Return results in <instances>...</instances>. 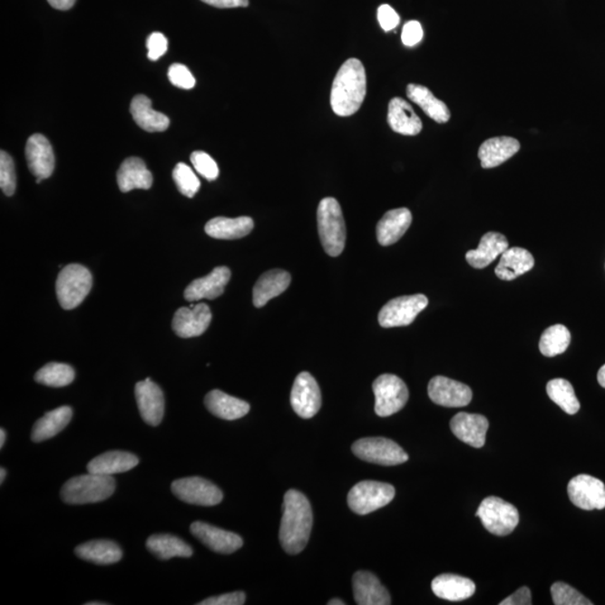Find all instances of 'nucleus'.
I'll return each instance as SVG.
<instances>
[{"mask_svg":"<svg viewBox=\"0 0 605 605\" xmlns=\"http://www.w3.org/2000/svg\"><path fill=\"white\" fill-rule=\"evenodd\" d=\"M598 381L599 384L601 385L603 388H605V365L601 366V369L599 370Z\"/></svg>","mask_w":605,"mask_h":605,"instance_id":"nucleus-53","label":"nucleus"},{"mask_svg":"<svg viewBox=\"0 0 605 605\" xmlns=\"http://www.w3.org/2000/svg\"><path fill=\"white\" fill-rule=\"evenodd\" d=\"M212 321V312L207 304L199 303L181 307L175 312L173 330L180 337L189 339L202 336Z\"/></svg>","mask_w":605,"mask_h":605,"instance_id":"nucleus-15","label":"nucleus"},{"mask_svg":"<svg viewBox=\"0 0 605 605\" xmlns=\"http://www.w3.org/2000/svg\"><path fill=\"white\" fill-rule=\"evenodd\" d=\"M93 288V275L87 267L73 264L64 267L56 279V297L64 309L83 303Z\"/></svg>","mask_w":605,"mask_h":605,"instance_id":"nucleus-5","label":"nucleus"},{"mask_svg":"<svg viewBox=\"0 0 605 605\" xmlns=\"http://www.w3.org/2000/svg\"><path fill=\"white\" fill-rule=\"evenodd\" d=\"M190 161H192L195 171H197L200 175H202L204 179L208 181L218 179V164L211 156L207 154V152L200 151H194L193 154L190 155Z\"/></svg>","mask_w":605,"mask_h":605,"instance_id":"nucleus-44","label":"nucleus"},{"mask_svg":"<svg viewBox=\"0 0 605 605\" xmlns=\"http://www.w3.org/2000/svg\"><path fill=\"white\" fill-rule=\"evenodd\" d=\"M547 394L556 405L569 415H575L580 411L581 405L576 397L573 385L566 379H552L547 384Z\"/></svg>","mask_w":605,"mask_h":605,"instance_id":"nucleus-38","label":"nucleus"},{"mask_svg":"<svg viewBox=\"0 0 605 605\" xmlns=\"http://www.w3.org/2000/svg\"><path fill=\"white\" fill-rule=\"evenodd\" d=\"M428 396L444 407H464L473 400V390L459 381L437 376L428 384Z\"/></svg>","mask_w":605,"mask_h":605,"instance_id":"nucleus-14","label":"nucleus"},{"mask_svg":"<svg viewBox=\"0 0 605 605\" xmlns=\"http://www.w3.org/2000/svg\"><path fill=\"white\" fill-rule=\"evenodd\" d=\"M450 426L460 441L475 449L484 446L489 428L487 417L479 414L459 413L452 418Z\"/></svg>","mask_w":605,"mask_h":605,"instance_id":"nucleus-20","label":"nucleus"},{"mask_svg":"<svg viewBox=\"0 0 605 605\" xmlns=\"http://www.w3.org/2000/svg\"><path fill=\"white\" fill-rule=\"evenodd\" d=\"M254 226V220L249 217L236 219L218 217L207 223L206 232L214 239L233 240L249 235Z\"/></svg>","mask_w":605,"mask_h":605,"instance_id":"nucleus-34","label":"nucleus"},{"mask_svg":"<svg viewBox=\"0 0 605 605\" xmlns=\"http://www.w3.org/2000/svg\"><path fill=\"white\" fill-rule=\"evenodd\" d=\"M424 32L421 23L411 21L405 24L402 33L404 45L415 46L423 40Z\"/></svg>","mask_w":605,"mask_h":605,"instance_id":"nucleus-47","label":"nucleus"},{"mask_svg":"<svg viewBox=\"0 0 605 605\" xmlns=\"http://www.w3.org/2000/svg\"><path fill=\"white\" fill-rule=\"evenodd\" d=\"M395 494L396 492L392 484L378 481H362L350 490L347 504L356 513L368 514L387 506L393 502Z\"/></svg>","mask_w":605,"mask_h":605,"instance_id":"nucleus-7","label":"nucleus"},{"mask_svg":"<svg viewBox=\"0 0 605 605\" xmlns=\"http://www.w3.org/2000/svg\"><path fill=\"white\" fill-rule=\"evenodd\" d=\"M568 493L574 506L583 511H602L605 508V485L592 475L575 476L570 481Z\"/></svg>","mask_w":605,"mask_h":605,"instance_id":"nucleus-13","label":"nucleus"},{"mask_svg":"<svg viewBox=\"0 0 605 605\" xmlns=\"http://www.w3.org/2000/svg\"><path fill=\"white\" fill-rule=\"evenodd\" d=\"M131 112L137 125L146 132H165L170 127L169 117L155 112L151 108V100L144 94H138L132 99Z\"/></svg>","mask_w":605,"mask_h":605,"instance_id":"nucleus-32","label":"nucleus"},{"mask_svg":"<svg viewBox=\"0 0 605 605\" xmlns=\"http://www.w3.org/2000/svg\"><path fill=\"white\" fill-rule=\"evenodd\" d=\"M352 452L369 464L392 466L408 461V455L396 442L385 437L361 438L352 445Z\"/></svg>","mask_w":605,"mask_h":605,"instance_id":"nucleus-9","label":"nucleus"},{"mask_svg":"<svg viewBox=\"0 0 605 605\" xmlns=\"http://www.w3.org/2000/svg\"><path fill=\"white\" fill-rule=\"evenodd\" d=\"M203 3L217 8L248 7L249 0H202Z\"/></svg>","mask_w":605,"mask_h":605,"instance_id":"nucleus-51","label":"nucleus"},{"mask_svg":"<svg viewBox=\"0 0 605 605\" xmlns=\"http://www.w3.org/2000/svg\"><path fill=\"white\" fill-rule=\"evenodd\" d=\"M76 0H47V3L52 7L59 9V11H69L74 6Z\"/></svg>","mask_w":605,"mask_h":605,"instance_id":"nucleus-52","label":"nucleus"},{"mask_svg":"<svg viewBox=\"0 0 605 605\" xmlns=\"http://www.w3.org/2000/svg\"><path fill=\"white\" fill-rule=\"evenodd\" d=\"M521 150V142L512 137L490 138L480 146L479 159L483 169H494L511 160Z\"/></svg>","mask_w":605,"mask_h":605,"instance_id":"nucleus-22","label":"nucleus"},{"mask_svg":"<svg viewBox=\"0 0 605 605\" xmlns=\"http://www.w3.org/2000/svg\"><path fill=\"white\" fill-rule=\"evenodd\" d=\"M171 493L181 502L204 507L217 506L223 499V493L216 484L200 476L174 481Z\"/></svg>","mask_w":605,"mask_h":605,"instance_id":"nucleus-11","label":"nucleus"},{"mask_svg":"<svg viewBox=\"0 0 605 605\" xmlns=\"http://www.w3.org/2000/svg\"><path fill=\"white\" fill-rule=\"evenodd\" d=\"M475 516L481 519L485 530L495 536L511 535L519 523L517 508L497 497L485 498Z\"/></svg>","mask_w":605,"mask_h":605,"instance_id":"nucleus-6","label":"nucleus"},{"mask_svg":"<svg viewBox=\"0 0 605 605\" xmlns=\"http://www.w3.org/2000/svg\"><path fill=\"white\" fill-rule=\"evenodd\" d=\"M571 343V333L568 327L556 324L546 328L540 341V350L542 356H556L564 354Z\"/></svg>","mask_w":605,"mask_h":605,"instance_id":"nucleus-39","label":"nucleus"},{"mask_svg":"<svg viewBox=\"0 0 605 605\" xmlns=\"http://www.w3.org/2000/svg\"><path fill=\"white\" fill-rule=\"evenodd\" d=\"M168 38L160 32L151 33L147 38V49H149V59L157 61L168 51Z\"/></svg>","mask_w":605,"mask_h":605,"instance_id":"nucleus-46","label":"nucleus"},{"mask_svg":"<svg viewBox=\"0 0 605 605\" xmlns=\"http://www.w3.org/2000/svg\"><path fill=\"white\" fill-rule=\"evenodd\" d=\"M117 181L122 192L127 193L135 189L150 190L152 184V175L146 168L144 161L138 157H130L123 161L119 169Z\"/></svg>","mask_w":605,"mask_h":605,"instance_id":"nucleus-29","label":"nucleus"},{"mask_svg":"<svg viewBox=\"0 0 605 605\" xmlns=\"http://www.w3.org/2000/svg\"><path fill=\"white\" fill-rule=\"evenodd\" d=\"M552 602L556 605H592L589 599L569 584L557 582L551 587Z\"/></svg>","mask_w":605,"mask_h":605,"instance_id":"nucleus-42","label":"nucleus"},{"mask_svg":"<svg viewBox=\"0 0 605 605\" xmlns=\"http://www.w3.org/2000/svg\"><path fill=\"white\" fill-rule=\"evenodd\" d=\"M473 581L455 574H442L432 582V590L436 597L451 602L464 601L475 593Z\"/></svg>","mask_w":605,"mask_h":605,"instance_id":"nucleus-26","label":"nucleus"},{"mask_svg":"<svg viewBox=\"0 0 605 605\" xmlns=\"http://www.w3.org/2000/svg\"><path fill=\"white\" fill-rule=\"evenodd\" d=\"M173 180L180 192L187 198H193L201 187V183H200V180L193 170L184 163H179L175 166Z\"/></svg>","mask_w":605,"mask_h":605,"instance_id":"nucleus-41","label":"nucleus"},{"mask_svg":"<svg viewBox=\"0 0 605 605\" xmlns=\"http://www.w3.org/2000/svg\"><path fill=\"white\" fill-rule=\"evenodd\" d=\"M533 265L535 259L530 251L519 247L508 248L495 267L494 273L500 279L513 280L532 270Z\"/></svg>","mask_w":605,"mask_h":605,"instance_id":"nucleus-30","label":"nucleus"},{"mask_svg":"<svg viewBox=\"0 0 605 605\" xmlns=\"http://www.w3.org/2000/svg\"><path fill=\"white\" fill-rule=\"evenodd\" d=\"M5 478H6V470L4 468L0 469V483H4Z\"/></svg>","mask_w":605,"mask_h":605,"instance_id":"nucleus-56","label":"nucleus"},{"mask_svg":"<svg viewBox=\"0 0 605 605\" xmlns=\"http://www.w3.org/2000/svg\"><path fill=\"white\" fill-rule=\"evenodd\" d=\"M5 441H6V432L2 428L0 430V447H4Z\"/></svg>","mask_w":605,"mask_h":605,"instance_id":"nucleus-54","label":"nucleus"},{"mask_svg":"<svg viewBox=\"0 0 605 605\" xmlns=\"http://www.w3.org/2000/svg\"><path fill=\"white\" fill-rule=\"evenodd\" d=\"M190 530L203 545L219 554H232L244 545V541L237 533L220 530L207 522H195Z\"/></svg>","mask_w":605,"mask_h":605,"instance_id":"nucleus-17","label":"nucleus"},{"mask_svg":"<svg viewBox=\"0 0 605 605\" xmlns=\"http://www.w3.org/2000/svg\"><path fill=\"white\" fill-rule=\"evenodd\" d=\"M290 404L299 417L316 416L322 406L321 390L317 380L308 373H301L294 381Z\"/></svg>","mask_w":605,"mask_h":605,"instance_id":"nucleus-12","label":"nucleus"},{"mask_svg":"<svg viewBox=\"0 0 605 605\" xmlns=\"http://www.w3.org/2000/svg\"><path fill=\"white\" fill-rule=\"evenodd\" d=\"M354 597L359 605H389L392 598L388 590L380 583L379 579L370 571H359L352 580Z\"/></svg>","mask_w":605,"mask_h":605,"instance_id":"nucleus-21","label":"nucleus"},{"mask_svg":"<svg viewBox=\"0 0 605 605\" xmlns=\"http://www.w3.org/2000/svg\"><path fill=\"white\" fill-rule=\"evenodd\" d=\"M42 181H43L42 179H36V183L40 184L42 182Z\"/></svg>","mask_w":605,"mask_h":605,"instance_id":"nucleus-58","label":"nucleus"},{"mask_svg":"<svg viewBox=\"0 0 605 605\" xmlns=\"http://www.w3.org/2000/svg\"><path fill=\"white\" fill-rule=\"evenodd\" d=\"M427 305L428 298L423 294L394 298L380 309L379 324L385 328L407 327Z\"/></svg>","mask_w":605,"mask_h":605,"instance_id":"nucleus-10","label":"nucleus"},{"mask_svg":"<svg viewBox=\"0 0 605 605\" xmlns=\"http://www.w3.org/2000/svg\"><path fill=\"white\" fill-rule=\"evenodd\" d=\"M230 278L231 271L228 267H216L206 278L193 280L185 289L184 298L189 302H197L221 297Z\"/></svg>","mask_w":605,"mask_h":605,"instance_id":"nucleus-19","label":"nucleus"},{"mask_svg":"<svg viewBox=\"0 0 605 605\" xmlns=\"http://www.w3.org/2000/svg\"><path fill=\"white\" fill-rule=\"evenodd\" d=\"M28 169L36 179H49L55 168V156L49 140L41 133L28 138L26 149Z\"/></svg>","mask_w":605,"mask_h":605,"instance_id":"nucleus-18","label":"nucleus"},{"mask_svg":"<svg viewBox=\"0 0 605 605\" xmlns=\"http://www.w3.org/2000/svg\"><path fill=\"white\" fill-rule=\"evenodd\" d=\"M509 248L507 238L502 233L490 231L481 238L476 249L466 252L465 259L474 268L483 269L493 264Z\"/></svg>","mask_w":605,"mask_h":605,"instance_id":"nucleus-25","label":"nucleus"},{"mask_svg":"<svg viewBox=\"0 0 605 605\" xmlns=\"http://www.w3.org/2000/svg\"><path fill=\"white\" fill-rule=\"evenodd\" d=\"M135 396L142 421L151 426H159L165 413L163 390L147 378L137 383Z\"/></svg>","mask_w":605,"mask_h":605,"instance_id":"nucleus-16","label":"nucleus"},{"mask_svg":"<svg viewBox=\"0 0 605 605\" xmlns=\"http://www.w3.org/2000/svg\"><path fill=\"white\" fill-rule=\"evenodd\" d=\"M140 464V459L130 452H107L89 462L88 473L94 474L113 475L125 473Z\"/></svg>","mask_w":605,"mask_h":605,"instance_id":"nucleus-31","label":"nucleus"},{"mask_svg":"<svg viewBox=\"0 0 605 605\" xmlns=\"http://www.w3.org/2000/svg\"><path fill=\"white\" fill-rule=\"evenodd\" d=\"M73 415V408L69 406H62L46 413L33 426L32 441L41 443L56 436L69 425Z\"/></svg>","mask_w":605,"mask_h":605,"instance_id":"nucleus-35","label":"nucleus"},{"mask_svg":"<svg viewBox=\"0 0 605 605\" xmlns=\"http://www.w3.org/2000/svg\"><path fill=\"white\" fill-rule=\"evenodd\" d=\"M376 397L375 411L380 417H388L402 411L407 404L409 392L406 384L397 376H379L373 385Z\"/></svg>","mask_w":605,"mask_h":605,"instance_id":"nucleus-8","label":"nucleus"},{"mask_svg":"<svg viewBox=\"0 0 605 605\" xmlns=\"http://www.w3.org/2000/svg\"><path fill=\"white\" fill-rule=\"evenodd\" d=\"M407 97L423 109L433 121L445 123L450 121L451 112L442 100L437 99L430 89L419 84H408Z\"/></svg>","mask_w":605,"mask_h":605,"instance_id":"nucleus-36","label":"nucleus"},{"mask_svg":"<svg viewBox=\"0 0 605 605\" xmlns=\"http://www.w3.org/2000/svg\"><path fill=\"white\" fill-rule=\"evenodd\" d=\"M107 603L103 602H89L87 605H106Z\"/></svg>","mask_w":605,"mask_h":605,"instance_id":"nucleus-57","label":"nucleus"},{"mask_svg":"<svg viewBox=\"0 0 605 605\" xmlns=\"http://www.w3.org/2000/svg\"><path fill=\"white\" fill-rule=\"evenodd\" d=\"M75 371L73 366L65 364L51 362L37 371L35 381L49 387H65L73 383Z\"/></svg>","mask_w":605,"mask_h":605,"instance_id":"nucleus-40","label":"nucleus"},{"mask_svg":"<svg viewBox=\"0 0 605 605\" xmlns=\"http://www.w3.org/2000/svg\"><path fill=\"white\" fill-rule=\"evenodd\" d=\"M114 489L116 481L112 475L88 473L66 481L61 490V498L68 504L97 503L111 498Z\"/></svg>","mask_w":605,"mask_h":605,"instance_id":"nucleus-3","label":"nucleus"},{"mask_svg":"<svg viewBox=\"0 0 605 605\" xmlns=\"http://www.w3.org/2000/svg\"><path fill=\"white\" fill-rule=\"evenodd\" d=\"M246 602L244 592H232L219 595V597L209 598L199 602L198 605H242Z\"/></svg>","mask_w":605,"mask_h":605,"instance_id":"nucleus-49","label":"nucleus"},{"mask_svg":"<svg viewBox=\"0 0 605 605\" xmlns=\"http://www.w3.org/2000/svg\"><path fill=\"white\" fill-rule=\"evenodd\" d=\"M532 592L527 587H522L516 590L511 597L504 599L500 605H531Z\"/></svg>","mask_w":605,"mask_h":605,"instance_id":"nucleus-50","label":"nucleus"},{"mask_svg":"<svg viewBox=\"0 0 605 605\" xmlns=\"http://www.w3.org/2000/svg\"><path fill=\"white\" fill-rule=\"evenodd\" d=\"M204 404L208 411L225 421H236L242 418L250 411V405L239 398L232 397L221 390L210 392Z\"/></svg>","mask_w":605,"mask_h":605,"instance_id":"nucleus-28","label":"nucleus"},{"mask_svg":"<svg viewBox=\"0 0 605 605\" xmlns=\"http://www.w3.org/2000/svg\"><path fill=\"white\" fill-rule=\"evenodd\" d=\"M0 187L7 197H12L16 190L15 165L8 152H0Z\"/></svg>","mask_w":605,"mask_h":605,"instance_id":"nucleus-43","label":"nucleus"},{"mask_svg":"<svg viewBox=\"0 0 605 605\" xmlns=\"http://www.w3.org/2000/svg\"><path fill=\"white\" fill-rule=\"evenodd\" d=\"M169 79L175 87L190 90L194 88L195 79L187 66L175 63L170 66Z\"/></svg>","mask_w":605,"mask_h":605,"instance_id":"nucleus-45","label":"nucleus"},{"mask_svg":"<svg viewBox=\"0 0 605 605\" xmlns=\"http://www.w3.org/2000/svg\"><path fill=\"white\" fill-rule=\"evenodd\" d=\"M147 550L152 555L161 561H168L173 557H190L193 555L192 547L181 538L161 533V535H152L146 542Z\"/></svg>","mask_w":605,"mask_h":605,"instance_id":"nucleus-37","label":"nucleus"},{"mask_svg":"<svg viewBox=\"0 0 605 605\" xmlns=\"http://www.w3.org/2000/svg\"><path fill=\"white\" fill-rule=\"evenodd\" d=\"M313 526L311 503L298 490H288L284 497L279 541L286 552L299 554L307 547Z\"/></svg>","mask_w":605,"mask_h":605,"instance_id":"nucleus-1","label":"nucleus"},{"mask_svg":"<svg viewBox=\"0 0 605 605\" xmlns=\"http://www.w3.org/2000/svg\"><path fill=\"white\" fill-rule=\"evenodd\" d=\"M317 227L327 254L340 256L346 246V228L340 203L335 198L323 199L318 204Z\"/></svg>","mask_w":605,"mask_h":605,"instance_id":"nucleus-4","label":"nucleus"},{"mask_svg":"<svg viewBox=\"0 0 605 605\" xmlns=\"http://www.w3.org/2000/svg\"><path fill=\"white\" fill-rule=\"evenodd\" d=\"M412 212L406 208L390 210L377 225V239L381 246L396 244L411 227Z\"/></svg>","mask_w":605,"mask_h":605,"instance_id":"nucleus-23","label":"nucleus"},{"mask_svg":"<svg viewBox=\"0 0 605 605\" xmlns=\"http://www.w3.org/2000/svg\"><path fill=\"white\" fill-rule=\"evenodd\" d=\"M366 93V70L358 59L342 64L333 81L331 107L337 116L349 117L359 111Z\"/></svg>","mask_w":605,"mask_h":605,"instance_id":"nucleus-2","label":"nucleus"},{"mask_svg":"<svg viewBox=\"0 0 605 605\" xmlns=\"http://www.w3.org/2000/svg\"><path fill=\"white\" fill-rule=\"evenodd\" d=\"M290 282H292V278L286 270L271 269L266 271L254 286L252 299H254L255 307H263L271 298L279 297L288 288Z\"/></svg>","mask_w":605,"mask_h":605,"instance_id":"nucleus-27","label":"nucleus"},{"mask_svg":"<svg viewBox=\"0 0 605 605\" xmlns=\"http://www.w3.org/2000/svg\"><path fill=\"white\" fill-rule=\"evenodd\" d=\"M328 605H345L346 603L340 599H333L331 601L327 602Z\"/></svg>","mask_w":605,"mask_h":605,"instance_id":"nucleus-55","label":"nucleus"},{"mask_svg":"<svg viewBox=\"0 0 605 605\" xmlns=\"http://www.w3.org/2000/svg\"><path fill=\"white\" fill-rule=\"evenodd\" d=\"M388 123L395 132L405 136H416L423 130L421 118L414 112L411 104L398 97L390 100Z\"/></svg>","mask_w":605,"mask_h":605,"instance_id":"nucleus-24","label":"nucleus"},{"mask_svg":"<svg viewBox=\"0 0 605 605\" xmlns=\"http://www.w3.org/2000/svg\"><path fill=\"white\" fill-rule=\"evenodd\" d=\"M378 21L384 31L389 32L398 26L400 18L398 14L389 5H381L378 9Z\"/></svg>","mask_w":605,"mask_h":605,"instance_id":"nucleus-48","label":"nucleus"},{"mask_svg":"<svg viewBox=\"0 0 605 605\" xmlns=\"http://www.w3.org/2000/svg\"><path fill=\"white\" fill-rule=\"evenodd\" d=\"M79 559L97 565H112L122 559V551L116 542L106 540L92 541L75 549Z\"/></svg>","mask_w":605,"mask_h":605,"instance_id":"nucleus-33","label":"nucleus"}]
</instances>
